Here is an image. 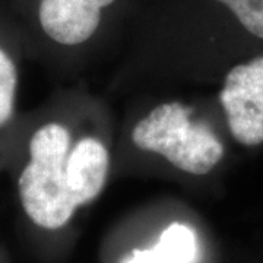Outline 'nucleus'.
Listing matches in <instances>:
<instances>
[{"instance_id":"obj_3","label":"nucleus","mask_w":263,"mask_h":263,"mask_svg":"<svg viewBox=\"0 0 263 263\" xmlns=\"http://www.w3.org/2000/svg\"><path fill=\"white\" fill-rule=\"evenodd\" d=\"M231 136L243 146L263 143V54L235 65L219 92Z\"/></svg>"},{"instance_id":"obj_6","label":"nucleus","mask_w":263,"mask_h":263,"mask_svg":"<svg viewBox=\"0 0 263 263\" xmlns=\"http://www.w3.org/2000/svg\"><path fill=\"white\" fill-rule=\"evenodd\" d=\"M18 67L9 53L0 46V129L8 126L15 114Z\"/></svg>"},{"instance_id":"obj_5","label":"nucleus","mask_w":263,"mask_h":263,"mask_svg":"<svg viewBox=\"0 0 263 263\" xmlns=\"http://www.w3.org/2000/svg\"><path fill=\"white\" fill-rule=\"evenodd\" d=\"M196 254L197 240L193 230L174 222L161 233L154 247L135 250L124 263H193Z\"/></svg>"},{"instance_id":"obj_4","label":"nucleus","mask_w":263,"mask_h":263,"mask_svg":"<svg viewBox=\"0 0 263 263\" xmlns=\"http://www.w3.org/2000/svg\"><path fill=\"white\" fill-rule=\"evenodd\" d=\"M114 0H40L38 22L59 46L75 47L95 34L101 12Z\"/></svg>"},{"instance_id":"obj_1","label":"nucleus","mask_w":263,"mask_h":263,"mask_svg":"<svg viewBox=\"0 0 263 263\" xmlns=\"http://www.w3.org/2000/svg\"><path fill=\"white\" fill-rule=\"evenodd\" d=\"M108 165L100 139L86 136L73 143L65 124L44 123L29 139L28 161L19 174L21 205L37 227L59 230L103 192Z\"/></svg>"},{"instance_id":"obj_7","label":"nucleus","mask_w":263,"mask_h":263,"mask_svg":"<svg viewBox=\"0 0 263 263\" xmlns=\"http://www.w3.org/2000/svg\"><path fill=\"white\" fill-rule=\"evenodd\" d=\"M252 37L263 41V0H216Z\"/></svg>"},{"instance_id":"obj_2","label":"nucleus","mask_w":263,"mask_h":263,"mask_svg":"<svg viewBox=\"0 0 263 263\" xmlns=\"http://www.w3.org/2000/svg\"><path fill=\"white\" fill-rule=\"evenodd\" d=\"M132 141L139 149L158 154L193 176L211 173L226 152L212 129L193 122L190 108L176 101L152 108L133 127Z\"/></svg>"}]
</instances>
